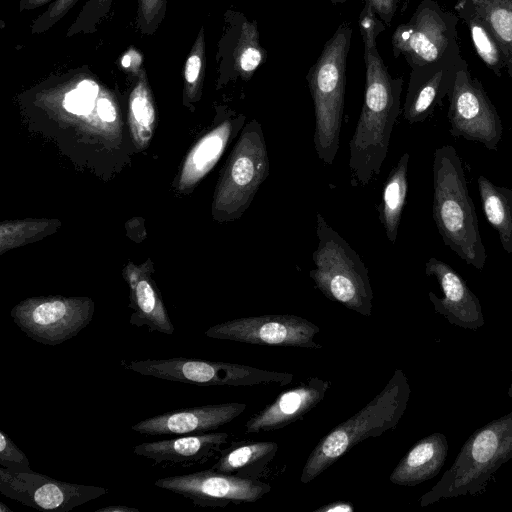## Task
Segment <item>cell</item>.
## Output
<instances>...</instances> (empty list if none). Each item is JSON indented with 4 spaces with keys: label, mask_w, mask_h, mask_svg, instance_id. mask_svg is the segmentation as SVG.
Listing matches in <instances>:
<instances>
[{
    "label": "cell",
    "mask_w": 512,
    "mask_h": 512,
    "mask_svg": "<svg viewBox=\"0 0 512 512\" xmlns=\"http://www.w3.org/2000/svg\"><path fill=\"white\" fill-rule=\"evenodd\" d=\"M364 62V102L349 142L348 164L353 187L366 186L380 174L401 111L403 79L390 75L376 43L364 44Z\"/></svg>",
    "instance_id": "1"
},
{
    "label": "cell",
    "mask_w": 512,
    "mask_h": 512,
    "mask_svg": "<svg viewBox=\"0 0 512 512\" xmlns=\"http://www.w3.org/2000/svg\"><path fill=\"white\" fill-rule=\"evenodd\" d=\"M432 173V216L438 233L465 263L481 271L487 253L462 162L453 146L444 145L434 151Z\"/></svg>",
    "instance_id": "2"
},
{
    "label": "cell",
    "mask_w": 512,
    "mask_h": 512,
    "mask_svg": "<svg viewBox=\"0 0 512 512\" xmlns=\"http://www.w3.org/2000/svg\"><path fill=\"white\" fill-rule=\"evenodd\" d=\"M410 393L405 373L396 369L371 401L318 442L305 462L301 483L313 481L358 443L393 430L404 415Z\"/></svg>",
    "instance_id": "3"
},
{
    "label": "cell",
    "mask_w": 512,
    "mask_h": 512,
    "mask_svg": "<svg viewBox=\"0 0 512 512\" xmlns=\"http://www.w3.org/2000/svg\"><path fill=\"white\" fill-rule=\"evenodd\" d=\"M512 458V411L475 430L451 467L420 498L426 507L441 499L483 493L498 469Z\"/></svg>",
    "instance_id": "4"
},
{
    "label": "cell",
    "mask_w": 512,
    "mask_h": 512,
    "mask_svg": "<svg viewBox=\"0 0 512 512\" xmlns=\"http://www.w3.org/2000/svg\"><path fill=\"white\" fill-rule=\"evenodd\" d=\"M351 37L350 24H340L306 75L314 104V148L326 165L333 164L340 146Z\"/></svg>",
    "instance_id": "5"
},
{
    "label": "cell",
    "mask_w": 512,
    "mask_h": 512,
    "mask_svg": "<svg viewBox=\"0 0 512 512\" xmlns=\"http://www.w3.org/2000/svg\"><path fill=\"white\" fill-rule=\"evenodd\" d=\"M316 235L318 243L312 255L314 269L309 271L315 286L329 300L363 316H371L373 290L368 269L358 253L319 212Z\"/></svg>",
    "instance_id": "6"
},
{
    "label": "cell",
    "mask_w": 512,
    "mask_h": 512,
    "mask_svg": "<svg viewBox=\"0 0 512 512\" xmlns=\"http://www.w3.org/2000/svg\"><path fill=\"white\" fill-rule=\"evenodd\" d=\"M270 171V161L261 123L247 122L240 132L215 188L212 216L229 222L242 217L252 204Z\"/></svg>",
    "instance_id": "7"
},
{
    "label": "cell",
    "mask_w": 512,
    "mask_h": 512,
    "mask_svg": "<svg viewBox=\"0 0 512 512\" xmlns=\"http://www.w3.org/2000/svg\"><path fill=\"white\" fill-rule=\"evenodd\" d=\"M122 364L143 376L203 386H284L294 378L286 372L184 357L132 360Z\"/></svg>",
    "instance_id": "8"
},
{
    "label": "cell",
    "mask_w": 512,
    "mask_h": 512,
    "mask_svg": "<svg viewBox=\"0 0 512 512\" xmlns=\"http://www.w3.org/2000/svg\"><path fill=\"white\" fill-rule=\"evenodd\" d=\"M459 17L434 0H422L410 20L400 24L391 39L395 58L403 56L412 68L460 52Z\"/></svg>",
    "instance_id": "9"
},
{
    "label": "cell",
    "mask_w": 512,
    "mask_h": 512,
    "mask_svg": "<svg viewBox=\"0 0 512 512\" xmlns=\"http://www.w3.org/2000/svg\"><path fill=\"white\" fill-rule=\"evenodd\" d=\"M93 300L86 296L29 297L11 310L14 323L32 340L56 346L75 337L92 320Z\"/></svg>",
    "instance_id": "10"
},
{
    "label": "cell",
    "mask_w": 512,
    "mask_h": 512,
    "mask_svg": "<svg viewBox=\"0 0 512 512\" xmlns=\"http://www.w3.org/2000/svg\"><path fill=\"white\" fill-rule=\"evenodd\" d=\"M447 96L450 134L497 150L503 134L500 116L482 83L470 73L466 60Z\"/></svg>",
    "instance_id": "11"
},
{
    "label": "cell",
    "mask_w": 512,
    "mask_h": 512,
    "mask_svg": "<svg viewBox=\"0 0 512 512\" xmlns=\"http://www.w3.org/2000/svg\"><path fill=\"white\" fill-rule=\"evenodd\" d=\"M108 491L104 487L61 481L33 470L16 472L0 468L1 494L38 510L67 512Z\"/></svg>",
    "instance_id": "12"
},
{
    "label": "cell",
    "mask_w": 512,
    "mask_h": 512,
    "mask_svg": "<svg viewBox=\"0 0 512 512\" xmlns=\"http://www.w3.org/2000/svg\"><path fill=\"white\" fill-rule=\"evenodd\" d=\"M319 331L317 325L305 318L276 314L228 320L208 328L205 336L246 344L322 348L314 341Z\"/></svg>",
    "instance_id": "13"
},
{
    "label": "cell",
    "mask_w": 512,
    "mask_h": 512,
    "mask_svg": "<svg viewBox=\"0 0 512 512\" xmlns=\"http://www.w3.org/2000/svg\"><path fill=\"white\" fill-rule=\"evenodd\" d=\"M155 486L188 498L200 507L253 503L271 490L258 479L225 474L213 469L160 478Z\"/></svg>",
    "instance_id": "14"
},
{
    "label": "cell",
    "mask_w": 512,
    "mask_h": 512,
    "mask_svg": "<svg viewBox=\"0 0 512 512\" xmlns=\"http://www.w3.org/2000/svg\"><path fill=\"white\" fill-rule=\"evenodd\" d=\"M464 61L458 52L411 69L403 106V117L409 124L424 122L432 116L450 92Z\"/></svg>",
    "instance_id": "15"
},
{
    "label": "cell",
    "mask_w": 512,
    "mask_h": 512,
    "mask_svg": "<svg viewBox=\"0 0 512 512\" xmlns=\"http://www.w3.org/2000/svg\"><path fill=\"white\" fill-rule=\"evenodd\" d=\"M219 85L240 78L249 81L268 54L260 42L256 20L241 12H229V26L220 43Z\"/></svg>",
    "instance_id": "16"
},
{
    "label": "cell",
    "mask_w": 512,
    "mask_h": 512,
    "mask_svg": "<svg viewBox=\"0 0 512 512\" xmlns=\"http://www.w3.org/2000/svg\"><path fill=\"white\" fill-rule=\"evenodd\" d=\"M425 273L437 280L443 292V297L428 293L436 313L460 328L477 330L484 325L480 300L449 264L431 257L425 263Z\"/></svg>",
    "instance_id": "17"
},
{
    "label": "cell",
    "mask_w": 512,
    "mask_h": 512,
    "mask_svg": "<svg viewBox=\"0 0 512 512\" xmlns=\"http://www.w3.org/2000/svg\"><path fill=\"white\" fill-rule=\"evenodd\" d=\"M246 404L231 402L183 408L149 417L132 425L146 435H190L214 431L246 410Z\"/></svg>",
    "instance_id": "18"
},
{
    "label": "cell",
    "mask_w": 512,
    "mask_h": 512,
    "mask_svg": "<svg viewBox=\"0 0 512 512\" xmlns=\"http://www.w3.org/2000/svg\"><path fill=\"white\" fill-rule=\"evenodd\" d=\"M330 386V381L309 377L285 390L246 422L245 433L274 431L297 421L324 399Z\"/></svg>",
    "instance_id": "19"
},
{
    "label": "cell",
    "mask_w": 512,
    "mask_h": 512,
    "mask_svg": "<svg viewBox=\"0 0 512 512\" xmlns=\"http://www.w3.org/2000/svg\"><path fill=\"white\" fill-rule=\"evenodd\" d=\"M246 116L230 109L221 111L220 121L188 153L177 188L181 192L192 190L216 165L227 145L243 129Z\"/></svg>",
    "instance_id": "20"
},
{
    "label": "cell",
    "mask_w": 512,
    "mask_h": 512,
    "mask_svg": "<svg viewBox=\"0 0 512 512\" xmlns=\"http://www.w3.org/2000/svg\"><path fill=\"white\" fill-rule=\"evenodd\" d=\"M152 272L150 261L142 265L129 263L124 268L123 276L130 290L129 307L134 311L129 322L136 327L146 326L150 332L172 335L175 328L152 279Z\"/></svg>",
    "instance_id": "21"
},
{
    "label": "cell",
    "mask_w": 512,
    "mask_h": 512,
    "mask_svg": "<svg viewBox=\"0 0 512 512\" xmlns=\"http://www.w3.org/2000/svg\"><path fill=\"white\" fill-rule=\"evenodd\" d=\"M229 435L226 432L190 434L179 438L144 442L133 449L138 456L151 459L155 464H193L203 462L220 450Z\"/></svg>",
    "instance_id": "22"
},
{
    "label": "cell",
    "mask_w": 512,
    "mask_h": 512,
    "mask_svg": "<svg viewBox=\"0 0 512 512\" xmlns=\"http://www.w3.org/2000/svg\"><path fill=\"white\" fill-rule=\"evenodd\" d=\"M447 455L446 436L440 432H434L411 447L393 469L389 480L401 486H416L438 475Z\"/></svg>",
    "instance_id": "23"
},
{
    "label": "cell",
    "mask_w": 512,
    "mask_h": 512,
    "mask_svg": "<svg viewBox=\"0 0 512 512\" xmlns=\"http://www.w3.org/2000/svg\"><path fill=\"white\" fill-rule=\"evenodd\" d=\"M409 159V153H404L391 169L384 183L378 208L379 220L391 244L396 242L402 211L406 202Z\"/></svg>",
    "instance_id": "24"
},
{
    "label": "cell",
    "mask_w": 512,
    "mask_h": 512,
    "mask_svg": "<svg viewBox=\"0 0 512 512\" xmlns=\"http://www.w3.org/2000/svg\"><path fill=\"white\" fill-rule=\"evenodd\" d=\"M478 190L484 216L497 232L501 246L508 254L512 253V188L498 186L480 175Z\"/></svg>",
    "instance_id": "25"
},
{
    "label": "cell",
    "mask_w": 512,
    "mask_h": 512,
    "mask_svg": "<svg viewBox=\"0 0 512 512\" xmlns=\"http://www.w3.org/2000/svg\"><path fill=\"white\" fill-rule=\"evenodd\" d=\"M278 445L270 441H252L232 444L220 451L218 461L211 469L240 477L252 478L257 469L262 470L275 456Z\"/></svg>",
    "instance_id": "26"
},
{
    "label": "cell",
    "mask_w": 512,
    "mask_h": 512,
    "mask_svg": "<svg viewBox=\"0 0 512 512\" xmlns=\"http://www.w3.org/2000/svg\"><path fill=\"white\" fill-rule=\"evenodd\" d=\"M454 10L466 23L478 57L496 76L501 77L506 70L505 56L486 22L466 0H457Z\"/></svg>",
    "instance_id": "27"
},
{
    "label": "cell",
    "mask_w": 512,
    "mask_h": 512,
    "mask_svg": "<svg viewBox=\"0 0 512 512\" xmlns=\"http://www.w3.org/2000/svg\"><path fill=\"white\" fill-rule=\"evenodd\" d=\"M137 77L129 97V125L135 143L144 148L153 135L156 114L146 71L141 69Z\"/></svg>",
    "instance_id": "28"
},
{
    "label": "cell",
    "mask_w": 512,
    "mask_h": 512,
    "mask_svg": "<svg viewBox=\"0 0 512 512\" xmlns=\"http://www.w3.org/2000/svg\"><path fill=\"white\" fill-rule=\"evenodd\" d=\"M486 22L498 41L512 81V0H466Z\"/></svg>",
    "instance_id": "29"
},
{
    "label": "cell",
    "mask_w": 512,
    "mask_h": 512,
    "mask_svg": "<svg viewBox=\"0 0 512 512\" xmlns=\"http://www.w3.org/2000/svg\"><path fill=\"white\" fill-rule=\"evenodd\" d=\"M205 47L204 27H201L183 68V96L186 104L201 98L206 67Z\"/></svg>",
    "instance_id": "30"
},
{
    "label": "cell",
    "mask_w": 512,
    "mask_h": 512,
    "mask_svg": "<svg viewBox=\"0 0 512 512\" xmlns=\"http://www.w3.org/2000/svg\"><path fill=\"white\" fill-rule=\"evenodd\" d=\"M56 224L60 223L47 219L3 222L0 226V252L45 235L49 229H56Z\"/></svg>",
    "instance_id": "31"
},
{
    "label": "cell",
    "mask_w": 512,
    "mask_h": 512,
    "mask_svg": "<svg viewBox=\"0 0 512 512\" xmlns=\"http://www.w3.org/2000/svg\"><path fill=\"white\" fill-rule=\"evenodd\" d=\"M100 97L99 84L90 78H83L75 82L74 87L65 90L62 96V106L68 113L87 116L94 108Z\"/></svg>",
    "instance_id": "32"
},
{
    "label": "cell",
    "mask_w": 512,
    "mask_h": 512,
    "mask_svg": "<svg viewBox=\"0 0 512 512\" xmlns=\"http://www.w3.org/2000/svg\"><path fill=\"white\" fill-rule=\"evenodd\" d=\"M167 0H138L137 26L144 34H153L162 22Z\"/></svg>",
    "instance_id": "33"
},
{
    "label": "cell",
    "mask_w": 512,
    "mask_h": 512,
    "mask_svg": "<svg viewBox=\"0 0 512 512\" xmlns=\"http://www.w3.org/2000/svg\"><path fill=\"white\" fill-rule=\"evenodd\" d=\"M0 465L16 472L32 471L26 454L2 430H0Z\"/></svg>",
    "instance_id": "34"
},
{
    "label": "cell",
    "mask_w": 512,
    "mask_h": 512,
    "mask_svg": "<svg viewBox=\"0 0 512 512\" xmlns=\"http://www.w3.org/2000/svg\"><path fill=\"white\" fill-rule=\"evenodd\" d=\"M78 0H56L41 14L31 28L33 34L43 33L61 19Z\"/></svg>",
    "instance_id": "35"
},
{
    "label": "cell",
    "mask_w": 512,
    "mask_h": 512,
    "mask_svg": "<svg viewBox=\"0 0 512 512\" xmlns=\"http://www.w3.org/2000/svg\"><path fill=\"white\" fill-rule=\"evenodd\" d=\"M358 22L363 44L376 43L377 36L385 30V24L365 1Z\"/></svg>",
    "instance_id": "36"
},
{
    "label": "cell",
    "mask_w": 512,
    "mask_h": 512,
    "mask_svg": "<svg viewBox=\"0 0 512 512\" xmlns=\"http://www.w3.org/2000/svg\"><path fill=\"white\" fill-rule=\"evenodd\" d=\"M368 2L375 14L384 22L389 25L396 13L399 0H364Z\"/></svg>",
    "instance_id": "37"
},
{
    "label": "cell",
    "mask_w": 512,
    "mask_h": 512,
    "mask_svg": "<svg viewBox=\"0 0 512 512\" xmlns=\"http://www.w3.org/2000/svg\"><path fill=\"white\" fill-rule=\"evenodd\" d=\"M96 112L103 122H113L117 117V109L113 100L107 95H100L97 101Z\"/></svg>",
    "instance_id": "38"
},
{
    "label": "cell",
    "mask_w": 512,
    "mask_h": 512,
    "mask_svg": "<svg viewBox=\"0 0 512 512\" xmlns=\"http://www.w3.org/2000/svg\"><path fill=\"white\" fill-rule=\"evenodd\" d=\"M355 507L350 502L337 501L319 507L315 512H353Z\"/></svg>",
    "instance_id": "39"
},
{
    "label": "cell",
    "mask_w": 512,
    "mask_h": 512,
    "mask_svg": "<svg viewBox=\"0 0 512 512\" xmlns=\"http://www.w3.org/2000/svg\"><path fill=\"white\" fill-rule=\"evenodd\" d=\"M140 58L142 57L137 51L130 50L123 56L121 63L124 67L138 74L140 70L136 67V64L140 66V63H137V59Z\"/></svg>",
    "instance_id": "40"
},
{
    "label": "cell",
    "mask_w": 512,
    "mask_h": 512,
    "mask_svg": "<svg viewBox=\"0 0 512 512\" xmlns=\"http://www.w3.org/2000/svg\"><path fill=\"white\" fill-rule=\"evenodd\" d=\"M96 512H139V509L126 505H108L96 510Z\"/></svg>",
    "instance_id": "41"
},
{
    "label": "cell",
    "mask_w": 512,
    "mask_h": 512,
    "mask_svg": "<svg viewBox=\"0 0 512 512\" xmlns=\"http://www.w3.org/2000/svg\"><path fill=\"white\" fill-rule=\"evenodd\" d=\"M52 0H21L20 2V11L30 10L40 7Z\"/></svg>",
    "instance_id": "42"
},
{
    "label": "cell",
    "mask_w": 512,
    "mask_h": 512,
    "mask_svg": "<svg viewBox=\"0 0 512 512\" xmlns=\"http://www.w3.org/2000/svg\"><path fill=\"white\" fill-rule=\"evenodd\" d=\"M0 512H13V510L7 507L3 502H0Z\"/></svg>",
    "instance_id": "43"
},
{
    "label": "cell",
    "mask_w": 512,
    "mask_h": 512,
    "mask_svg": "<svg viewBox=\"0 0 512 512\" xmlns=\"http://www.w3.org/2000/svg\"><path fill=\"white\" fill-rule=\"evenodd\" d=\"M511 373H512V368H511ZM507 394L510 398H512V379H511V383H510Z\"/></svg>",
    "instance_id": "44"
},
{
    "label": "cell",
    "mask_w": 512,
    "mask_h": 512,
    "mask_svg": "<svg viewBox=\"0 0 512 512\" xmlns=\"http://www.w3.org/2000/svg\"><path fill=\"white\" fill-rule=\"evenodd\" d=\"M331 3L333 4H339V3H344V2H347L349 0H329Z\"/></svg>",
    "instance_id": "45"
}]
</instances>
